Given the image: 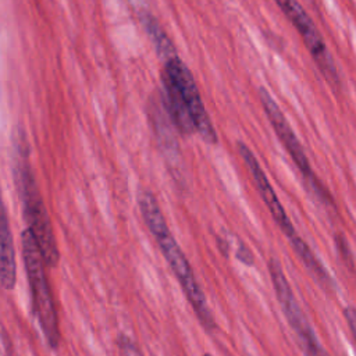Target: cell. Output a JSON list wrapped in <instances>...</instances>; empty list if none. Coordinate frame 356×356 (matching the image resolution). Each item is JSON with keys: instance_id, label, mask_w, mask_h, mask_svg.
I'll return each mask as SVG.
<instances>
[{"instance_id": "obj_1", "label": "cell", "mask_w": 356, "mask_h": 356, "mask_svg": "<svg viewBox=\"0 0 356 356\" xmlns=\"http://www.w3.org/2000/svg\"><path fill=\"white\" fill-rule=\"evenodd\" d=\"M139 209L142 213V217L145 220V224L147 225L149 231L154 236L161 253L164 254L167 263L170 264L172 273L175 274L177 280L179 281L184 293L186 295L191 306L193 307L199 321L202 325L211 331L216 328V320L211 313V309L207 305V299L200 288V285L196 281L195 273L178 246L177 241L174 239L165 218L160 210V206L154 197V195L149 191H142L138 197Z\"/></svg>"}, {"instance_id": "obj_2", "label": "cell", "mask_w": 356, "mask_h": 356, "mask_svg": "<svg viewBox=\"0 0 356 356\" xmlns=\"http://www.w3.org/2000/svg\"><path fill=\"white\" fill-rule=\"evenodd\" d=\"M22 259L32 295L33 313L38 317L43 335L51 349H56L60 343V327L58 317L50 291V285L44 273V260L39 250L38 242L32 232L26 228L21 234Z\"/></svg>"}, {"instance_id": "obj_3", "label": "cell", "mask_w": 356, "mask_h": 356, "mask_svg": "<svg viewBox=\"0 0 356 356\" xmlns=\"http://www.w3.org/2000/svg\"><path fill=\"white\" fill-rule=\"evenodd\" d=\"M26 161L28 159L25 156L24 160L19 161L17 170V182L21 195L24 217L28 224V229L32 232L38 242L44 264L53 268L57 267L60 261V252L47 209L38 189L32 170Z\"/></svg>"}, {"instance_id": "obj_4", "label": "cell", "mask_w": 356, "mask_h": 356, "mask_svg": "<svg viewBox=\"0 0 356 356\" xmlns=\"http://www.w3.org/2000/svg\"><path fill=\"white\" fill-rule=\"evenodd\" d=\"M259 96H260V100L263 104V110H264L266 115L268 117V121L271 122L277 136L280 138L281 143L286 149L288 154L293 160V163L298 167V170L300 171V174L305 177L312 192L318 197V200L323 204H325L327 207L335 209V203H334L330 192L321 185L318 178L314 175V172L310 167L309 159H307L299 139L296 138L295 132L292 131L289 122L286 121L285 115L282 114V111L278 107V104L275 103V100L271 97L268 90L264 88H259Z\"/></svg>"}, {"instance_id": "obj_5", "label": "cell", "mask_w": 356, "mask_h": 356, "mask_svg": "<svg viewBox=\"0 0 356 356\" xmlns=\"http://www.w3.org/2000/svg\"><path fill=\"white\" fill-rule=\"evenodd\" d=\"M268 271L282 313L288 324L293 330L295 335L298 337L306 356H330L321 346L313 327L310 325L307 317L299 306L296 296L293 295V291L281 267V263L275 257H271L268 260Z\"/></svg>"}, {"instance_id": "obj_6", "label": "cell", "mask_w": 356, "mask_h": 356, "mask_svg": "<svg viewBox=\"0 0 356 356\" xmlns=\"http://www.w3.org/2000/svg\"><path fill=\"white\" fill-rule=\"evenodd\" d=\"M280 10L286 15L289 22L295 26L298 33L300 35L305 46L307 47L310 56L317 64L320 72L325 78V81L334 88L338 89L341 86L339 75L334 63V58L321 36L314 22L305 11V8L298 3V0H273Z\"/></svg>"}, {"instance_id": "obj_7", "label": "cell", "mask_w": 356, "mask_h": 356, "mask_svg": "<svg viewBox=\"0 0 356 356\" xmlns=\"http://www.w3.org/2000/svg\"><path fill=\"white\" fill-rule=\"evenodd\" d=\"M164 71L172 78V81L178 85L181 89L186 107L189 110V114L192 117V121L195 124L196 132L200 135V138L209 143L216 145L218 142L217 132L214 129V125L206 111L204 103L200 97L197 85L188 70V67L184 64V61L177 56L165 63Z\"/></svg>"}, {"instance_id": "obj_8", "label": "cell", "mask_w": 356, "mask_h": 356, "mask_svg": "<svg viewBox=\"0 0 356 356\" xmlns=\"http://www.w3.org/2000/svg\"><path fill=\"white\" fill-rule=\"evenodd\" d=\"M238 152H239V156L242 157V160L245 161L246 167L249 168L250 171V175L254 181V185H256V189L259 191L264 204L267 206L268 211L271 213L274 221L277 222V225L281 228V231L285 234V236L291 241L298 234L285 211V209L282 207L278 196L275 195L268 178L266 177L263 168L260 167L257 159L254 157V154L252 153V150L242 142H238Z\"/></svg>"}, {"instance_id": "obj_9", "label": "cell", "mask_w": 356, "mask_h": 356, "mask_svg": "<svg viewBox=\"0 0 356 356\" xmlns=\"http://www.w3.org/2000/svg\"><path fill=\"white\" fill-rule=\"evenodd\" d=\"M161 83H163L161 100L171 121L174 122V127L184 135H191L196 132L195 124L186 107L184 95L178 88V85L172 81V78L165 71H163L161 74Z\"/></svg>"}, {"instance_id": "obj_10", "label": "cell", "mask_w": 356, "mask_h": 356, "mask_svg": "<svg viewBox=\"0 0 356 356\" xmlns=\"http://www.w3.org/2000/svg\"><path fill=\"white\" fill-rule=\"evenodd\" d=\"M0 277L4 289H14L17 281V260L13 232L10 228L6 207H3L0 222Z\"/></svg>"}, {"instance_id": "obj_11", "label": "cell", "mask_w": 356, "mask_h": 356, "mask_svg": "<svg viewBox=\"0 0 356 356\" xmlns=\"http://www.w3.org/2000/svg\"><path fill=\"white\" fill-rule=\"evenodd\" d=\"M139 19H140V24H142L143 29L146 31L147 36L150 38L152 43L154 44L157 54L160 56V58L164 60V63H167L168 60L178 56L172 42L168 39L167 33L164 32V29L161 28L159 21L149 11L142 10L139 13Z\"/></svg>"}, {"instance_id": "obj_12", "label": "cell", "mask_w": 356, "mask_h": 356, "mask_svg": "<svg viewBox=\"0 0 356 356\" xmlns=\"http://www.w3.org/2000/svg\"><path fill=\"white\" fill-rule=\"evenodd\" d=\"M292 249L295 250V253L298 254V257L302 260V263L305 264V267L313 274V277L325 288L332 289L334 288V282L328 274V271L324 268V266L321 264V261L316 257V254L313 253V250L309 248V245L299 236L296 235L293 239L289 241Z\"/></svg>"}, {"instance_id": "obj_13", "label": "cell", "mask_w": 356, "mask_h": 356, "mask_svg": "<svg viewBox=\"0 0 356 356\" xmlns=\"http://www.w3.org/2000/svg\"><path fill=\"white\" fill-rule=\"evenodd\" d=\"M335 243H337V249L339 252V254L342 256V260L345 261V264L348 266V268L353 270V260H352V254H350V249L348 246V242L345 241V238L342 235H337L335 236Z\"/></svg>"}, {"instance_id": "obj_14", "label": "cell", "mask_w": 356, "mask_h": 356, "mask_svg": "<svg viewBox=\"0 0 356 356\" xmlns=\"http://www.w3.org/2000/svg\"><path fill=\"white\" fill-rule=\"evenodd\" d=\"M343 317H345V320L348 323V327H349V330L352 332V337H353V339L356 342V307L346 306L343 309Z\"/></svg>"}, {"instance_id": "obj_15", "label": "cell", "mask_w": 356, "mask_h": 356, "mask_svg": "<svg viewBox=\"0 0 356 356\" xmlns=\"http://www.w3.org/2000/svg\"><path fill=\"white\" fill-rule=\"evenodd\" d=\"M236 259L246 264V266H253L254 264V257L252 254V252L249 250V248L245 243H239L238 250H236Z\"/></svg>"}, {"instance_id": "obj_16", "label": "cell", "mask_w": 356, "mask_h": 356, "mask_svg": "<svg viewBox=\"0 0 356 356\" xmlns=\"http://www.w3.org/2000/svg\"><path fill=\"white\" fill-rule=\"evenodd\" d=\"M218 246H220V249H221V252H222V254L227 257L228 256V242L225 241V239H218Z\"/></svg>"}, {"instance_id": "obj_17", "label": "cell", "mask_w": 356, "mask_h": 356, "mask_svg": "<svg viewBox=\"0 0 356 356\" xmlns=\"http://www.w3.org/2000/svg\"><path fill=\"white\" fill-rule=\"evenodd\" d=\"M203 356H211V355H210V353H204Z\"/></svg>"}]
</instances>
